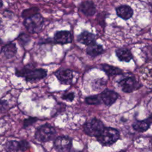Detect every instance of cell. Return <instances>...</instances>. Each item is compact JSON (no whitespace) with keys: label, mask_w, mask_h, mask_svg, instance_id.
<instances>
[{"label":"cell","mask_w":152,"mask_h":152,"mask_svg":"<svg viewBox=\"0 0 152 152\" xmlns=\"http://www.w3.org/2000/svg\"><path fill=\"white\" fill-rule=\"evenodd\" d=\"M74 97H75V95L73 92H69V93H65V94H63L62 96V99L68 101V102H72L74 100Z\"/></svg>","instance_id":"26"},{"label":"cell","mask_w":152,"mask_h":152,"mask_svg":"<svg viewBox=\"0 0 152 152\" xmlns=\"http://www.w3.org/2000/svg\"><path fill=\"white\" fill-rule=\"evenodd\" d=\"M3 6V1L2 0H1V7L2 8Z\"/></svg>","instance_id":"30"},{"label":"cell","mask_w":152,"mask_h":152,"mask_svg":"<svg viewBox=\"0 0 152 152\" xmlns=\"http://www.w3.org/2000/svg\"><path fill=\"white\" fill-rule=\"evenodd\" d=\"M17 47L15 43H9L3 46L1 49V52L7 58H12L17 53Z\"/></svg>","instance_id":"17"},{"label":"cell","mask_w":152,"mask_h":152,"mask_svg":"<svg viewBox=\"0 0 152 152\" xmlns=\"http://www.w3.org/2000/svg\"><path fill=\"white\" fill-rule=\"evenodd\" d=\"M15 75L23 77L27 81H33L44 78L47 75V71L43 68H35L33 66H25L17 70Z\"/></svg>","instance_id":"1"},{"label":"cell","mask_w":152,"mask_h":152,"mask_svg":"<svg viewBox=\"0 0 152 152\" xmlns=\"http://www.w3.org/2000/svg\"><path fill=\"white\" fill-rule=\"evenodd\" d=\"M96 138L97 141L102 145L108 146L114 144L119 139L120 134L115 128L104 127L100 134Z\"/></svg>","instance_id":"2"},{"label":"cell","mask_w":152,"mask_h":152,"mask_svg":"<svg viewBox=\"0 0 152 152\" xmlns=\"http://www.w3.org/2000/svg\"><path fill=\"white\" fill-rule=\"evenodd\" d=\"M100 98L102 102L107 106H110L113 104L119 97V94L115 91L105 89L100 94Z\"/></svg>","instance_id":"9"},{"label":"cell","mask_w":152,"mask_h":152,"mask_svg":"<svg viewBox=\"0 0 152 152\" xmlns=\"http://www.w3.org/2000/svg\"><path fill=\"white\" fill-rule=\"evenodd\" d=\"M101 67L109 77L115 76L123 74V71L121 68L113 65L103 64L101 65Z\"/></svg>","instance_id":"18"},{"label":"cell","mask_w":152,"mask_h":152,"mask_svg":"<svg viewBox=\"0 0 152 152\" xmlns=\"http://www.w3.org/2000/svg\"><path fill=\"white\" fill-rule=\"evenodd\" d=\"M116 55L119 61L128 62L132 59L131 51L126 48H120L116 50Z\"/></svg>","instance_id":"15"},{"label":"cell","mask_w":152,"mask_h":152,"mask_svg":"<svg viewBox=\"0 0 152 152\" xmlns=\"http://www.w3.org/2000/svg\"><path fill=\"white\" fill-rule=\"evenodd\" d=\"M55 43L61 45L70 43L72 42V35L69 31L60 30L56 31L53 37Z\"/></svg>","instance_id":"10"},{"label":"cell","mask_w":152,"mask_h":152,"mask_svg":"<svg viewBox=\"0 0 152 152\" xmlns=\"http://www.w3.org/2000/svg\"><path fill=\"white\" fill-rule=\"evenodd\" d=\"M149 74H150V75L152 77V68H151L150 70H149Z\"/></svg>","instance_id":"29"},{"label":"cell","mask_w":152,"mask_h":152,"mask_svg":"<svg viewBox=\"0 0 152 152\" xmlns=\"http://www.w3.org/2000/svg\"><path fill=\"white\" fill-rule=\"evenodd\" d=\"M103 46L97 44L96 42L88 45L86 49L87 53L91 57L99 56L103 52Z\"/></svg>","instance_id":"16"},{"label":"cell","mask_w":152,"mask_h":152,"mask_svg":"<svg viewBox=\"0 0 152 152\" xmlns=\"http://www.w3.org/2000/svg\"><path fill=\"white\" fill-rule=\"evenodd\" d=\"M29 143L26 140L17 141L11 140L7 141L4 145V150L8 152L24 151L28 148Z\"/></svg>","instance_id":"8"},{"label":"cell","mask_w":152,"mask_h":152,"mask_svg":"<svg viewBox=\"0 0 152 152\" xmlns=\"http://www.w3.org/2000/svg\"><path fill=\"white\" fill-rule=\"evenodd\" d=\"M43 24L44 18L40 13L26 18L23 21L24 27L30 33H38L40 32L43 28Z\"/></svg>","instance_id":"3"},{"label":"cell","mask_w":152,"mask_h":152,"mask_svg":"<svg viewBox=\"0 0 152 152\" xmlns=\"http://www.w3.org/2000/svg\"><path fill=\"white\" fill-rule=\"evenodd\" d=\"M115 10L116 15L124 20L131 18L134 14L132 8L128 5H119L116 8Z\"/></svg>","instance_id":"13"},{"label":"cell","mask_w":152,"mask_h":152,"mask_svg":"<svg viewBox=\"0 0 152 152\" xmlns=\"http://www.w3.org/2000/svg\"><path fill=\"white\" fill-rule=\"evenodd\" d=\"M80 11L86 16H93L96 12V7L92 1H86L81 2L79 5Z\"/></svg>","instance_id":"12"},{"label":"cell","mask_w":152,"mask_h":152,"mask_svg":"<svg viewBox=\"0 0 152 152\" xmlns=\"http://www.w3.org/2000/svg\"><path fill=\"white\" fill-rule=\"evenodd\" d=\"M39 11H40V9L39 7H32L29 8H27L23 10L21 12V17L25 19L26 18L30 17L33 15H34L39 13Z\"/></svg>","instance_id":"20"},{"label":"cell","mask_w":152,"mask_h":152,"mask_svg":"<svg viewBox=\"0 0 152 152\" xmlns=\"http://www.w3.org/2000/svg\"><path fill=\"white\" fill-rule=\"evenodd\" d=\"M147 121V122H148V123H150V124H152V113L150 115V116L147 118H146L145 119Z\"/></svg>","instance_id":"28"},{"label":"cell","mask_w":152,"mask_h":152,"mask_svg":"<svg viewBox=\"0 0 152 152\" xmlns=\"http://www.w3.org/2000/svg\"><path fill=\"white\" fill-rule=\"evenodd\" d=\"M55 76L63 84H70L73 79L72 71L71 69H59L55 72Z\"/></svg>","instance_id":"11"},{"label":"cell","mask_w":152,"mask_h":152,"mask_svg":"<svg viewBox=\"0 0 152 152\" xmlns=\"http://www.w3.org/2000/svg\"><path fill=\"white\" fill-rule=\"evenodd\" d=\"M150 142H151V144H152V137H151V139H150Z\"/></svg>","instance_id":"31"},{"label":"cell","mask_w":152,"mask_h":152,"mask_svg":"<svg viewBox=\"0 0 152 152\" xmlns=\"http://www.w3.org/2000/svg\"><path fill=\"white\" fill-rule=\"evenodd\" d=\"M96 35L88 31H84L77 36V40L81 44L88 46L96 42Z\"/></svg>","instance_id":"14"},{"label":"cell","mask_w":152,"mask_h":152,"mask_svg":"<svg viewBox=\"0 0 152 152\" xmlns=\"http://www.w3.org/2000/svg\"><path fill=\"white\" fill-rule=\"evenodd\" d=\"M150 125L151 124L148 123L146 119L136 121L133 123L132 128L137 132H144L149 129Z\"/></svg>","instance_id":"19"},{"label":"cell","mask_w":152,"mask_h":152,"mask_svg":"<svg viewBox=\"0 0 152 152\" xmlns=\"http://www.w3.org/2000/svg\"><path fill=\"white\" fill-rule=\"evenodd\" d=\"M104 126L103 123L97 118H93L86 122L84 125L83 129L85 134L90 137H98L102 132Z\"/></svg>","instance_id":"5"},{"label":"cell","mask_w":152,"mask_h":152,"mask_svg":"<svg viewBox=\"0 0 152 152\" xmlns=\"http://www.w3.org/2000/svg\"><path fill=\"white\" fill-rule=\"evenodd\" d=\"M30 40V37L27 34H26L25 33H21L18 37V40L23 46H25L27 43H28Z\"/></svg>","instance_id":"23"},{"label":"cell","mask_w":152,"mask_h":152,"mask_svg":"<svg viewBox=\"0 0 152 152\" xmlns=\"http://www.w3.org/2000/svg\"><path fill=\"white\" fill-rule=\"evenodd\" d=\"M56 130L52 125L46 124L39 127L35 132L36 139L42 142L51 141L55 137Z\"/></svg>","instance_id":"4"},{"label":"cell","mask_w":152,"mask_h":152,"mask_svg":"<svg viewBox=\"0 0 152 152\" xmlns=\"http://www.w3.org/2000/svg\"><path fill=\"white\" fill-rule=\"evenodd\" d=\"M8 106V103L6 101L1 100V111H2L4 109H5L6 106Z\"/></svg>","instance_id":"27"},{"label":"cell","mask_w":152,"mask_h":152,"mask_svg":"<svg viewBox=\"0 0 152 152\" xmlns=\"http://www.w3.org/2000/svg\"><path fill=\"white\" fill-rule=\"evenodd\" d=\"M85 102L88 104L98 105L102 102V100L100 98V94H98V95H93V96H90L86 97Z\"/></svg>","instance_id":"21"},{"label":"cell","mask_w":152,"mask_h":152,"mask_svg":"<svg viewBox=\"0 0 152 152\" xmlns=\"http://www.w3.org/2000/svg\"><path fill=\"white\" fill-rule=\"evenodd\" d=\"M142 52L144 55L145 61H152V47L151 46H145L142 49Z\"/></svg>","instance_id":"22"},{"label":"cell","mask_w":152,"mask_h":152,"mask_svg":"<svg viewBox=\"0 0 152 152\" xmlns=\"http://www.w3.org/2000/svg\"><path fill=\"white\" fill-rule=\"evenodd\" d=\"M105 80L103 79H97L94 80V83L93 84V87L94 90H99L101 88V87H103L105 85Z\"/></svg>","instance_id":"24"},{"label":"cell","mask_w":152,"mask_h":152,"mask_svg":"<svg viewBox=\"0 0 152 152\" xmlns=\"http://www.w3.org/2000/svg\"><path fill=\"white\" fill-rule=\"evenodd\" d=\"M122 90L125 93H132L142 87L141 83L134 77H128L120 80L118 83Z\"/></svg>","instance_id":"6"},{"label":"cell","mask_w":152,"mask_h":152,"mask_svg":"<svg viewBox=\"0 0 152 152\" xmlns=\"http://www.w3.org/2000/svg\"><path fill=\"white\" fill-rule=\"evenodd\" d=\"M71 146L72 139L68 136H59L53 142V147L58 151H69L71 150Z\"/></svg>","instance_id":"7"},{"label":"cell","mask_w":152,"mask_h":152,"mask_svg":"<svg viewBox=\"0 0 152 152\" xmlns=\"http://www.w3.org/2000/svg\"><path fill=\"white\" fill-rule=\"evenodd\" d=\"M37 119L36 118H33V117H29L28 118H26L24 119L23 122V127L24 128L31 125L33 124L36 122L37 121Z\"/></svg>","instance_id":"25"}]
</instances>
